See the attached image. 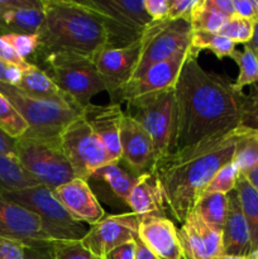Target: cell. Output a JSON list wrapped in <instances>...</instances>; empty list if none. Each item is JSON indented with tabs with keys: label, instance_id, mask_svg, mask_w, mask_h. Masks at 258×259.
I'll list each match as a JSON object with an SVG mask.
<instances>
[{
	"label": "cell",
	"instance_id": "cell-1",
	"mask_svg": "<svg viewBox=\"0 0 258 259\" xmlns=\"http://www.w3.org/2000/svg\"><path fill=\"white\" fill-rule=\"evenodd\" d=\"M197 56L199 52L191 48L175 85L177 134L174 152L229 136L242 126L244 93H237L227 78L205 70Z\"/></svg>",
	"mask_w": 258,
	"mask_h": 259
},
{
	"label": "cell",
	"instance_id": "cell-2",
	"mask_svg": "<svg viewBox=\"0 0 258 259\" xmlns=\"http://www.w3.org/2000/svg\"><path fill=\"white\" fill-rule=\"evenodd\" d=\"M240 128L229 136L207 139L179 149L154 164L166 209L182 224L195 209L202 191L223 166L233 161Z\"/></svg>",
	"mask_w": 258,
	"mask_h": 259
},
{
	"label": "cell",
	"instance_id": "cell-3",
	"mask_svg": "<svg viewBox=\"0 0 258 259\" xmlns=\"http://www.w3.org/2000/svg\"><path fill=\"white\" fill-rule=\"evenodd\" d=\"M43 24L38 32L35 60L56 52H72L95 57L108 47V34L100 18L73 0H42Z\"/></svg>",
	"mask_w": 258,
	"mask_h": 259
},
{
	"label": "cell",
	"instance_id": "cell-4",
	"mask_svg": "<svg viewBox=\"0 0 258 259\" xmlns=\"http://www.w3.org/2000/svg\"><path fill=\"white\" fill-rule=\"evenodd\" d=\"M0 93L15 106L28 124L25 134L39 138H58L75 119L82 115V109L72 100H50L25 94L15 86L0 82Z\"/></svg>",
	"mask_w": 258,
	"mask_h": 259
},
{
	"label": "cell",
	"instance_id": "cell-5",
	"mask_svg": "<svg viewBox=\"0 0 258 259\" xmlns=\"http://www.w3.org/2000/svg\"><path fill=\"white\" fill-rule=\"evenodd\" d=\"M53 82L81 109L91 99L106 91L94 57L72 52H56L39 60Z\"/></svg>",
	"mask_w": 258,
	"mask_h": 259
},
{
	"label": "cell",
	"instance_id": "cell-6",
	"mask_svg": "<svg viewBox=\"0 0 258 259\" xmlns=\"http://www.w3.org/2000/svg\"><path fill=\"white\" fill-rule=\"evenodd\" d=\"M128 113L149 134L156 163L174 153L177 134V106L175 88L138 96L126 101Z\"/></svg>",
	"mask_w": 258,
	"mask_h": 259
},
{
	"label": "cell",
	"instance_id": "cell-7",
	"mask_svg": "<svg viewBox=\"0 0 258 259\" xmlns=\"http://www.w3.org/2000/svg\"><path fill=\"white\" fill-rule=\"evenodd\" d=\"M15 156L25 169L43 186L51 190L75 179L58 138H39L24 134L17 139Z\"/></svg>",
	"mask_w": 258,
	"mask_h": 259
},
{
	"label": "cell",
	"instance_id": "cell-8",
	"mask_svg": "<svg viewBox=\"0 0 258 259\" xmlns=\"http://www.w3.org/2000/svg\"><path fill=\"white\" fill-rule=\"evenodd\" d=\"M5 200L22 205L40 219L43 229L52 240H81L86 232L82 223L76 222L58 202L52 190L43 185L14 192H3Z\"/></svg>",
	"mask_w": 258,
	"mask_h": 259
},
{
	"label": "cell",
	"instance_id": "cell-9",
	"mask_svg": "<svg viewBox=\"0 0 258 259\" xmlns=\"http://www.w3.org/2000/svg\"><path fill=\"white\" fill-rule=\"evenodd\" d=\"M101 19L108 34V47L136 42L151 24L144 0H80Z\"/></svg>",
	"mask_w": 258,
	"mask_h": 259
},
{
	"label": "cell",
	"instance_id": "cell-10",
	"mask_svg": "<svg viewBox=\"0 0 258 259\" xmlns=\"http://www.w3.org/2000/svg\"><path fill=\"white\" fill-rule=\"evenodd\" d=\"M192 29L184 19L152 20L141 37V55L131 81L141 77L149 67L191 46Z\"/></svg>",
	"mask_w": 258,
	"mask_h": 259
},
{
	"label": "cell",
	"instance_id": "cell-11",
	"mask_svg": "<svg viewBox=\"0 0 258 259\" xmlns=\"http://www.w3.org/2000/svg\"><path fill=\"white\" fill-rule=\"evenodd\" d=\"M60 143L78 179L89 180L101 167L115 163L82 115L66 126L60 134Z\"/></svg>",
	"mask_w": 258,
	"mask_h": 259
},
{
	"label": "cell",
	"instance_id": "cell-12",
	"mask_svg": "<svg viewBox=\"0 0 258 259\" xmlns=\"http://www.w3.org/2000/svg\"><path fill=\"white\" fill-rule=\"evenodd\" d=\"M139 217L134 212L104 217L91 225L81 239L82 244L96 258H105L111 250L138 238Z\"/></svg>",
	"mask_w": 258,
	"mask_h": 259
},
{
	"label": "cell",
	"instance_id": "cell-13",
	"mask_svg": "<svg viewBox=\"0 0 258 259\" xmlns=\"http://www.w3.org/2000/svg\"><path fill=\"white\" fill-rule=\"evenodd\" d=\"M141 38L124 47H104L94 57L111 103L118 104L121 89L132 80L141 55Z\"/></svg>",
	"mask_w": 258,
	"mask_h": 259
},
{
	"label": "cell",
	"instance_id": "cell-14",
	"mask_svg": "<svg viewBox=\"0 0 258 259\" xmlns=\"http://www.w3.org/2000/svg\"><path fill=\"white\" fill-rule=\"evenodd\" d=\"M190 52H191V46L186 50L179 51L172 57L149 67L141 77L129 81L119 93L116 103L120 104L123 101L126 103L128 100L138 96L174 89Z\"/></svg>",
	"mask_w": 258,
	"mask_h": 259
},
{
	"label": "cell",
	"instance_id": "cell-15",
	"mask_svg": "<svg viewBox=\"0 0 258 259\" xmlns=\"http://www.w3.org/2000/svg\"><path fill=\"white\" fill-rule=\"evenodd\" d=\"M0 239L19 243L23 247L55 242L43 229L39 218L22 205L0 196Z\"/></svg>",
	"mask_w": 258,
	"mask_h": 259
},
{
	"label": "cell",
	"instance_id": "cell-16",
	"mask_svg": "<svg viewBox=\"0 0 258 259\" xmlns=\"http://www.w3.org/2000/svg\"><path fill=\"white\" fill-rule=\"evenodd\" d=\"M177 233L185 259H217L224 255L223 233L206 224L195 210Z\"/></svg>",
	"mask_w": 258,
	"mask_h": 259
},
{
	"label": "cell",
	"instance_id": "cell-17",
	"mask_svg": "<svg viewBox=\"0 0 258 259\" xmlns=\"http://www.w3.org/2000/svg\"><path fill=\"white\" fill-rule=\"evenodd\" d=\"M121 161L138 176L152 172L156 164L154 147L143 126L124 113L120 123Z\"/></svg>",
	"mask_w": 258,
	"mask_h": 259
},
{
	"label": "cell",
	"instance_id": "cell-18",
	"mask_svg": "<svg viewBox=\"0 0 258 259\" xmlns=\"http://www.w3.org/2000/svg\"><path fill=\"white\" fill-rule=\"evenodd\" d=\"M52 192L76 222L86 223L91 227L105 217V211L89 186L88 180L75 177Z\"/></svg>",
	"mask_w": 258,
	"mask_h": 259
},
{
	"label": "cell",
	"instance_id": "cell-19",
	"mask_svg": "<svg viewBox=\"0 0 258 259\" xmlns=\"http://www.w3.org/2000/svg\"><path fill=\"white\" fill-rule=\"evenodd\" d=\"M138 239L158 259L184 257L176 227L164 215L139 218Z\"/></svg>",
	"mask_w": 258,
	"mask_h": 259
},
{
	"label": "cell",
	"instance_id": "cell-20",
	"mask_svg": "<svg viewBox=\"0 0 258 259\" xmlns=\"http://www.w3.org/2000/svg\"><path fill=\"white\" fill-rule=\"evenodd\" d=\"M124 111L120 104L108 105L89 104L82 109V116L94 133L99 137L115 163L121 161L120 123Z\"/></svg>",
	"mask_w": 258,
	"mask_h": 259
},
{
	"label": "cell",
	"instance_id": "cell-21",
	"mask_svg": "<svg viewBox=\"0 0 258 259\" xmlns=\"http://www.w3.org/2000/svg\"><path fill=\"white\" fill-rule=\"evenodd\" d=\"M43 19L42 0H0V35L38 34Z\"/></svg>",
	"mask_w": 258,
	"mask_h": 259
},
{
	"label": "cell",
	"instance_id": "cell-22",
	"mask_svg": "<svg viewBox=\"0 0 258 259\" xmlns=\"http://www.w3.org/2000/svg\"><path fill=\"white\" fill-rule=\"evenodd\" d=\"M224 255L248 257L252 253L249 229L243 215L237 191L228 194V215L223 228Z\"/></svg>",
	"mask_w": 258,
	"mask_h": 259
},
{
	"label": "cell",
	"instance_id": "cell-23",
	"mask_svg": "<svg viewBox=\"0 0 258 259\" xmlns=\"http://www.w3.org/2000/svg\"><path fill=\"white\" fill-rule=\"evenodd\" d=\"M126 205L139 218L146 215H163L164 210H167L166 204L153 172L138 176Z\"/></svg>",
	"mask_w": 258,
	"mask_h": 259
},
{
	"label": "cell",
	"instance_id": "cell-24",
	"mask_svg": "<svg viewBox=\"0 0 258 259\" xmlns=\"http://www.w3.org/2000/svg\"><path fill=\"white\" fill-rule=\"evenodd\" d=\"M17 88L35 98L50 99V100H71L65 93L58 89V86L53 82L52 78L43 68L33 63L24 68L22 81Z\"/></svg>",
	"mask_w": 258,
	"mask_h": 259
},
{
	"label": "cell",
	"instance_id": "cell-25",
	"mask_svg": "<svg viewBox=\"0 0 258 259\" xmlns=\"http://www.w3.org/2000/svg\"><path fill=\"white\" fill-rule=\"evenodd\" d=\"M40 185L23 167L17 156L0 154V194L30 189Z\"/></svg>",
	"mask_w": 258,
	"mask_h": 259
},
{
	"label": "cell",
	"instance_id": "cell-26",
	"mask_svg": "<svg viewBox=\"0 0 258 259\" xmlns=\"http://www.w3.org/2000/svg\"><path fill=\"white\" fill-rule=\"evenodd\" d=\"M243 215L250 235L252 252L258 249V191L249 184L243 174H239L235 186Z\"/></svg>",
	"mask_w": 258,
	"mask_h": 259
},
{
	"label": "cell",
	"instance_id": "cell-27",
	"mask_svg": "<svg viewBox=\"0 0 258 259\" xmlns=\"http://www.w3.org/2000/svg\"><path fill=\"white\" fill-rule=\"evenodd\" d=\"M93 177H99V179L103 180L110 187L113 194L125 204H128L132 190H133L134 185L137 184V180H138V175H134L129 172L128 169L123 168L120 166V162L101 167L94 174Z\"/></svg>",
	"mask_w": 258,
	"mask_h": 259
},
{
	"label": "cell",
	"instance_id": "cell-28",
	"mask_svg": "<svg viewBox=\"0 0 258 259\" xmlns=\"http://www.w3.org/2000/svg\"><path fill=\"white\" fill-rule=\"evenodd\" d=\"M233 163L243 175H247L258 166V131L240 126Z\"/></svg>",
	"mask_w": 258,
	"mask_h": 259
},
{
	"label": "cell",
	"instance_id": "cell-29",
	"mask_svg": "<svg viewBox=\"0 0 258 259\" xmlns=\"http://www.w3.org/2000/svg\"><path fill=\"white\" fill-rule=\"evenodd\" d=\"M229 18L218 12L209 0H197L196 7L190 15V27L192 32L219 33Z\"/></svg>",
	"mask_w": 258,
	"mask_h": 259
},
{
	"label": "cell",
	"instance_id": "cell-30",
	"mask_svg": "<svg viewBox=\"0 0 258 259\" xmlns=\"http://www.w3.org/2000/svg\"><path fill=\"white\" fill-rule=\"evenodd\" d=\"M194 210L206 224L223 233L228 215V195L212 194L201 197Z\"/></svg>",
	"mask_w": 258,
	"mask_h": 259
},
{
	"label": "cell",
	"instance_id": "cell-31",
	"mask_svg": "<svg viewBox=\"0 0 258 259\" xmlns=\"http://www.w3.org/2000/svg\"><path fill=\"white\" fill-rule=\"evenodd\" d=\"M232 58L239 68L237 80L233 83L237 93H243L245 86H254L258 83V57L248 46H244L243 51L235 50Z\"/></svg>",
	"mask_w": 258,
	"mask_h": 259
},
{
	"label": "cell",
	"instance_id": "cell-32",
	"mask_svg": "<svg viewBox=\"0 0 258 259\" xmlns=\"http://www.w3.org/2000/svg\"><path fill=\"white\" fill-rule=\"evenodd\" d=\"M191 48L196 52L209 50L222 60L225 57H232L235 52V43L219 33L192 32Z\"/></svg>",
	"mask_w": 258,
	"mask_h": 259
},
{
	"label": "cell",
	"instance_id": "cell-33",
	"mask_svg": "<svg viewBox=\"0 0 258 259\" xmlns=\"http://www.w3.org/2000/svg\"><path fill=\"white\" fill-rule=\"evenodd\" d=\"M0 129L12 138H20L28 132V124L15 106L0 93Z\"/></svg>",
	"mask_w": 258,
	"mask_h": 259
},
{
	"label": "cell",
	"instance_id": "cell-34",
	"mask_svg": "<svg viewBox=\"0 0 258 259\" xmlns=\"http://www.w3.org/2000/svg\"><path fill=\"white\" fill-rule=\"evenodd\" d=\"M239 174V169H238V167L233 163V161L229 162L228 164H225V166H223L222 168L212 176V179L210 180L209 184L206 185V187H205L204 191H202L201 197L212 194L228 195L232 191H234L235 186H237V180ZM201 197H200V199H201Z\"/></svg>",
	"mask_w": 258,
	"mask_h": 259
},
{
	"label": "cell",
	"instance_id": "cell-35",
	"mask_svg": "<svg viewBox=\"0 0 258 259\" xmlns=\"http://www.w3.org/2000/svg\"><path fill=\"white\" fill-rule=\"evenodd\" d=\"M253 29H254V22L234 15V17L228 19L224 27L220 29L219 34L227 37L228 39L234 42L235 45L242 43V45L245 46L252 39Z\"/></svg>",
	"mask_w": 258,
	"mask_h": 259
},
{
	"label": "cell",
	"instance_id": "cell-36",
	"mask_svg": "<svg viewBox=\"0 0 258 259\" xmlns=\"http://www.w3.org/2000/svg\"><path fill=\"white\" fill-rule=\"evenodd\" d=\"M12 50L23 60L28 61L30 56H34L39 47L38 34H4L0 35Z\"/></svg>",
	"mask_w": 258,
	"mask_h": 259
},
{
	"label": "cell",
	"instance_id": "cell-37",
	"mask_svg": "<svg viewBox=\"0 0 258 259\" xmlns=\"http://www.w3.org/2000/svg\"><path fill=\"white\" fill-rule=\"evenodd\" d=\"M56 259H96L81 240H57L55 242Z\"/></svg>",
	"mask_w": 258,
	"mask_h": 259
},
{
	"label": "cell",
	"instance_id": "cell-38",
	"mask_svg": "<svg viewBox=\"0 0 258 259\" xmlns=\"http://www.w3.org/2000/svg\"><path fill=\"white\" fill-rule=\"evenodd\" d=\"M196 4L197 0H169L168 18L172 20L184 19L189 22L190 15Z\"/></svg>",
	"mask_w": 258,
	"mask_h": 259
},
{
	"label": "cell",
	"instance_id": "cell-39",
	"mask_svg": "<svg viewBox=\"0 0 258 259\" xmlns=\"http://www.w3.org/2000/svg\"><path fill=\"white\" fill-rule=\"evenodd\" d=\"M24 259H56L55 242H45L34 245H27L23 249Z\"/></svg>",
	"mask_w": 258,
	"mask_h": 259
},
{
	"label": "cell",
	"instance_id": "cell-40",
	"mask_svg": "<svg viewBox=\"0 0 258 259\" xmlns=\"http://www.w3.org/2000/svg\"><path fill=\"white\" fill-rule=\"evenodd\" d=\"M24 68L0 60V82L17 88L23 77Z\"/></svg>",
	"mask_w": 258,
	"mask_h": 259
},
{
	"label": "cell",
	"instance_id": "cell-41",
	"mask_svg": "<svg viewBox=\"0 0 258 259\" xmlns=\"http://www.w3.org/2000/svg\"><path fill=\"white\" fill-rule=\"evenodd\" d=\"M144 9L152 20L168 18L169 0H144Z\"/></svg>",
	"mask_w": 258,
	"mask_h": 259
},
{
	"label": "cell",
	"instance_id": "cell-42",
	"mask_svg": "<svg viewBox=\"0 0 258 259\" xmlns=\"http://www.w3.org/2000/svg\"><path fill=\"white\" fill-rule=\"evenodd\" d=\"M235 15L244 19L258 22V8L255 0H234Z\"/></svg>",
	"mask_w": 258,
	"mask_h": 259
},
{
	"label": "cell",
	"instance_id": "cell-43",
	"mask_svg": "<svg viewBox=\"0 0 258 259\" xmlns=\"http://www.w3.org/2000/svg\"><path fill=\"white\" fill-rule=\"evenodd\" d=\"M0 60L13 63V65L20 66L23 68H27L30 65V62L20 58L2 37H0Z\"/></svg>",
	"mask_w": 258,
	"mask_h": 259
},
{
	"label": "cell",
	"instance_id": "cell-44",
	"mask_svg": "<svg viewBox=\"0 0 258 259\" xmlns=\"http://www.w3.org/2000/svg\"><path fill=\"white\" fill-rule=\"evenodd\" d=\"M23 247L19 243L0 239V259H24Z\"/></svg>",
	"mask_w": 258,
	"mask_h": 259
},
{
	"label": "cell",
	"instance_id": "cell-45",
	"mask_svg": "<svg viewBox=\"0 0 258 259\" xmlns=\"http://www.w3.org/2000/svg\"><path fill=\"white\" fill-rule=\"evenodd\" d=\"M105 259H136V240L111 250Z\"/></svg>",
	"mask_w": 258,
	"mask_h": 259
},
{
	"label": "cell",
	"instance_id": "cell-46",
	"mask_svg": "<svg viewBox=\"0 0 258 259\" xmlns=\"http://www.w3.org/2000/svg\"><path fill=\"white\" fill-rule=\"evenodd\" d=\"M242 108L243 114L258 111V83H255V85L253 86V91L249 95H245V94L243 95Z\"/></svg>",
	"mask_w": 258,
	"mask_h": 259
},
{
	"label": "cell",
	"instance_id": "cell-47",
	"mask_svg": "<svg viewBox=\"0 0 258 259\" xmlns=\"http://www.w3.org/2000/svg\"><path fill=\"white\" fill-rule=\"evenodd\" d=\"M17 148V139L8 136L3 129H0V154L15 156Z\"/></svg>",
	"mask_w": 258,
	"mask_h": 259
},
{
	"label": "cell",
	"instance_id": "cell-48",
	"mask_svg": "<svg viewBox=\"0 0 258 259\" xmlns=\"http://www.w3.org/2000/svg\"><path fill=\"white\" fill-rule=\"evenodd\" d=\"M209 2L218 12L224 14L225 17L232 18L235 15L234 0H209Z\"/></svg>",
	"mask_w": 258,
	"mask_h": 259
},
{
	"label": "cell",
	"instance_id": "cell-49",
	"mask_svg": "<svg viewBox=\"0 0 258 259\" xmlns=\"http://www.w3.org/2000/svg\"><path fill=\"white\" fill-rule=\"evenodd\" d=\"M136 259H158L141 240L136 239Z\"/></svg>",
	"mask_w": 258,
	"mask_h": 259
},
{
	"label": "cell",
	"instance_id": "cell-50",
	"mask_svg": "<svg viewBox=\"0 0 258 259\" xmlns=\"http://www.w3.org/2000/svg\"><path fill=\"white\" fill-rule=\"evenodd\" d=\"M242 126L248 129H255L258 131V111L243 114Z\"/></svg>",
	"mask_w": 258,
	"mask_h": 259
},
{
	"label": "cell",
	"instance_id": "cell-51",
	"mask_svg": "<svg viewBox=\"0 0 258 259\" xmlns=\"http://www.w3.org/2000/svg\"><path fill=\"white\" fill-rule=\"evenodd\" d=\"M245 46H248V47H249L250 50L258 56V22L254 23V29H253L252 39H250V42Z\"/></svg>",
	"mask_w": 258,
	"mask_h": 259
},
{
	"label": "cell",
	"instance_id": "cell-52",
	"mask_svg": "<svg viewBox=\"0 0 258 259\" xmlns=\"http://www.w3.org/2000/svg\"><path fill=\"white\" fill-rule=\"evenodd\" d=\"M244 176L249 181V184L258 191V166L255 168H253L252 171L248 172L247 175H244Z\"/></svg>",
	"mask_w": 258,
	"mask_h": 259
},
{
	"label": "cell",
	"instance_id": "cell-53",
	"mask_svg": "<svg viewBox=\"0 0 258 259\" xmlns=\"http://www.w3.org/2000/svg\"><path fill=\"white\" fill-rule=\"evenodd\" d=\"M217 259H248L247 257H229V255H222Z\"/></svg>",
	"mask_w": 258,
	"mask_h": 259
},
{
	"label": "cell",
	"instance_id": "cell-54",
	"mask_svg": "<svg viewBox=\"0 0 258 259\" xmlns=\"http://www.w3.org/2000/svg\"><path fill=\"white\" fill-rule=\"evenodd\" d=\"M247 258H248V259H258V249H255L254 252L250 253V254L248 255Z\"/></svg>",
	"mask_w": 258,
	"mask_h": 259
},
{
	"label": "cell",
	"instance_id": "cell-55",
	"mask_svg": "<svg viewBox=\"0 0 258 259\" xmlns=\"http://www.w3.org/2000/svg\"><path fill=\"white\" fill-rule=\"evenodd\" d=\"M255 3H257V8H258V0H255Z\"/></svg>",
	"mask_w": 258,
	"mask_h": 259
},
{
	"label": "cell",
	"instance_id": "cell-56",
	"mask_svg": "<svg viewBox=\"0 0 258 259\" xmlns=\"http://www.w3.org/2000/svg\"><path fill=\"white\" fill-rule=\"evenodd\" d=\"M96 258V257H95ZM96 259H105V258H96Z\"/></svg>",
	"mask_w": 258,
	"mask_h": 259
},
{
	"label": "cell",
	"instance_id": "cell-57",
	"mask_svg": "<svg viewBox=\"0 0 258 259\" xmlns=\"http://www.w3.org/2000/svg\"><path fill=\"white\" fill-rule=\"evenodd\" d=\"M181 259H185V258H184V257H182V258H181Z\"/></svg>",
	"mask_w": 258,
	"mask_h": 259
}]
</instances>
